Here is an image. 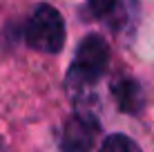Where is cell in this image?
<instances>
[{"mask_svg":"<svg viewBox=\"0 0 154 152\" xmlns=\"http://www.w3.org/2000/svg\"><path fill=\"white\" fill-rule=\"evenodd\" d=\"M109 65V43L98 34H89L76 47L74 60L65 76V90L74 98L85 96L103 78Z\"/></svg>","mask_w":154,"mask_h":152,"instance_id":"obj_1","label":"cell"},{"mask_svg":"<svg viewBox=\"0 0 154 152\" xmlns=\"http://www.w3.org/2000/svg\"><path fill=\"white\" fill-rule=\"evenodd\" d=\"M65 18L51 5H38L23 29L25 43L42 54H58L65 47Z\"/></svg>","mask_w":154,"mask_h":152,"instance_id":"obj_2","label":"cell"},{"mask_svg":"<svg viewBox=\"0 0 154 152\" xmlns=\"http://www.w3.org/2000/svg\"><path fill=\"white\" fill-rule=\"evenodd\" d=\"M100 134V121L92 110L78 107L65 121L60 137V152H92Z\"/></svg>","mask_w":154,"mask_h":152,"instance_id":"obj_3","label":"cell"},{"mask_svg":"<svg viewBox=\"0 0 154 152\" xmlns=\"http://www.w3.org/2000/svg\"><path fill=\"white\" fill-rule=\"evenodd\" d=\"M112 90V96L116 101L121 112L125 114H141V110L145 107V94H143V87L136 78L132 76H116L109 85Z\"/></svg>","mask_w":154,"mask_h":152,"instance_id":"obj_4","label":"cell"},{"mask_svg":"<svg viewBox=\"0 0 154 152\" xmlns=\"http://www.w3.org/2000/svg\"><path fill=\"white\" fill-rule=\"evenodd\" d=\"M98 152H141V148L127 134H107L100 143Z\"/></svg>","mask_w":154,"mask_h":152,"instance_id":"obj_5","label":"cell"},{"mask_svg":"<svg viewBox=\"0 0 154 152\" xmlns=\"http://www.w3.org/2000/svg\"><path fill=\"white\" fill-rule=\"evenodd\" d=\"M121 0H87V9L94 18H112Z\"/></svg>","mask_w":154,"mask_h":152,"instance_id":"obj_6","label":"cell"}]
</instances>
